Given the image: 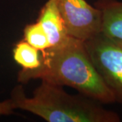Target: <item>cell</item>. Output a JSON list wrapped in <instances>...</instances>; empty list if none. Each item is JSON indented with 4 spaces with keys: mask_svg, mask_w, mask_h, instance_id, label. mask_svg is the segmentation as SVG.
Returning a JSON list of instances; mask_svg holds the SVG:
<instances>
[{
    "mask_svg": "<svg viewBox=\"0 0 122 122\" xmlns=\"http://www.w3.org/2000/svg\"><path fill=\"white\" fill-rule=\"evenodd\" d=\"M39 79L60 86H69L101 104L116 102L92 62L84 42L70 36L63 43L41 52V65L35 69L19 71L18 83Z\"/></svg>",
    "mask_w": 122,
    "mask_h": 122,
    "instance_id": "obj_1",
    "label": "cell"
},
{
    "mask_svg": "<svg viewBox=\"0 0 122 122\" xmlns=\"http://www.w3.org/2000/svg\"><path fill=\"white\" fill-rule=\"evenodd\" d=\"M48 35L51 46L63 43L69 37L56 0H48L40 10L37 20Z\"/></svg>",
    "mask_w": 122,
    "mask_h": 122,
    "instance_id": "obj_5",
    "label": "cell"
},
{
    "mask_svg": "<svg viewBox=\"0 0 122 122\" xmlns=\"http://www.w3.org/2000/svg\"><path fill=\"white\" fill-rule=\"evenodd\" d=\"M11 99L16 109L36 115L48 122H119L116 112L82 94L71 95L62 86L44 81L27 97L21 85L14 87Z\"/></svg>",
    "mask_w": 122,
    "mask_h": 122,
    "instance_id": "obj_2",
    "label": "cell"
},
{
    "mask_svg": "<svg viewBox=\"0 0 122 122\" xmlns=\"http://www.w3.org/2000/svg\"><path fill=\"white\" fill-rule=\"evenodd\" d=\"M12 56L14 61L22 67L21 69H35L41 65V51L24 39L15 44Z\"/></svg>",
    "mask_w": 122,
    "mask_h": 122,
    "instance_id": "obj_7",
    "label": "cell"
},
{
    "mask_svg": "<svg viewBox=\"0 0 122 122\" xmlns=\"http://www.w3.org/2000/svg\"><path fill=\"white\" fill-rule=\"evenodd\" d=\"M84 44L93 65L113 93L115 102L122 104V41L100 33Z\"/></svg>",
    "mask_w": 122,
    "mask_h": 122,
    "instance_id": "obj_3",
    "label": "cell"
},
{
    "mask_svg": "<svg viewBox=\"0 0 122 122\" xmlns=\"http://www.w3.org/2000/svg\"><path fill=\"white\" fill-rule=\"evenodd\" d=\"M15 109L16 107L11 98L0 101V115H12L14 113Z\"/></svg>",
    "mask_w": 122,
    "mask_h": 122,
    "instance_id": "obj_9",
    "label": "cell"
},
{
    "mask_svg": "<svg viewBox=\"0 0 122 122\" xmlns=\"http://www.w3.org/2000/svg\"><path fill=\"white\" fill-rule=\"evenodd\" d=\"M94 5L102 14L101 33L122 41V1L97 0Z\"/></svg>",
    "mask_w": 122,
    "mask_h": 122,
    "instance_id": "obj_6",
    "label": "cell"
},
{
    "mask_svg": "<svg viewBox=\"0 0 122 122\" xmlns=\"http://www.w3.org/2000/svg\"><path fill=\"white\" fill-rule=\"evenodd\" d=\"M69 36L86 41L101 33L102 14L86 0H56Z\"/></svg>",
    "mask_w": 122,
    "mask_h": 122,
    "instance_id": "obj_4",
    "label": "cell"
},
{
    "mask_svg": "<svg viewBox=\"0 0 122 122\" xmlns=\"http://www.w3.org/2000/svg\"><path fill=\"white\" fill-rule=\"evenodd\" d=\"M23 39L41 52L51 47L48 35L37 21L25 26L23 30Z\"/></svg>",
    "mask_w": 122,
    "mask_h": 122,
    "instance_id": "obj_8",
    "label": "cell"
}]
</instances>
